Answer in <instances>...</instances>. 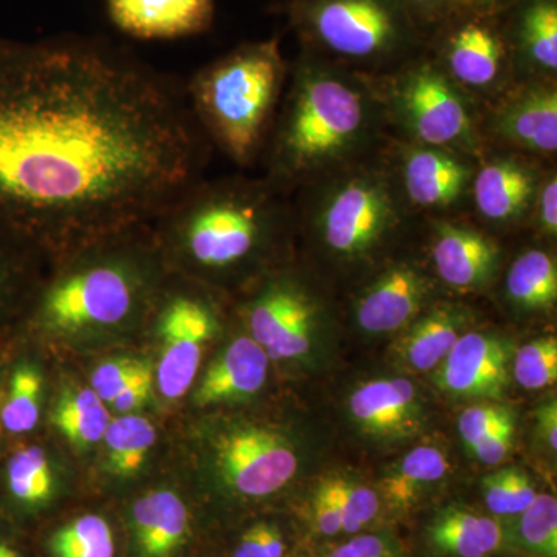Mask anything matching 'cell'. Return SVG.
<instances>
[{"label":"cell","mask_w":557,"mask_h":557,"mask_svg":"<svg viewBox=\"0 0 557 557\" xmlns=\"http://www.w3.org/2000/svg\"><path fill=\"white\" fill-rule=\"evenodd\" d=\"M153 386V370L152 366L143 370L141 373L131 381L129 386L124 388L123 392L110 403L116 412L129 413L132 410L141 408L150 397Z\"/></svg>","instance_id":"obj_44"},{"label":"cell","mask_w":557,"mask_h":557,"mask_svg":"<svg viewBox=\"0 0 557 557\" xmlns=\"http://www.w3.org/2000/svg\"><path fill=\"white\" fill-rule=\"evenodd\" d=\"M515 434L516 420L515 417H511L494 428L485 437L479 440L469 450L482 463L487 465V467H496L508 457L509 450L512 448Z\"/></svg>","instance_id":"obj_41"},{"label":"cell","mask_w":557,"mask_h":557,"mask_svg":"<svg viewBox=\"0 0 557 557\" xmlns=\"http://www.w3.org/2000/svg\"><path fill=\"white\" fill-rule=\"evenodd\" d=\"M285 553L287 542L281 528L260 520L242 531L231 557H284Z\"/></svg>","instance_id":"obj_38"},{"label":"cell","mask_w":557,"mask_h":557,"mask_svg":"<svg viewBox=\"0 0 557 557\" xmlns=\"http://www.w3.org/2000/svg\"><path fill=\"white\" fill-rule=\"evenodd\" d=\"M201 164L188 102L138 58L83 36H0V233L81 247L149 225Z\"/></svg>","instance_id":"obj_1"},{"label":"cell","mask_w":557,"mask_h":557,"mask_svg":"<svg viewBox=\"0 0 557 557\" xmlns=\"http://www.w3.org/2000/svg\"><path fill=\"white\" fill-rule=\"evenodd\" d=\"M113 27L141 40L200 35L214 20V0H106Z\"/></svg>","instance_id":"obj_15"},{"label":"cell","mask_w":557,"mask_h":557,"mask_svg":"<svg viewBox=\"0 0 557 557\" xmlns=\"http://www.w3.org/2000/svg\"><path fill=\"white\" fill-rule=\"evenodd\" d=\"M218 329V318L207 300L190 293H172L161 306V354L157 384L168 399L182 398L199 373L201 358Z\"/></svg>","instance_id":"obj_9"},{"label":"cell","mask_w":557,"mask_h":557,"mask_svg":"<svg viewBox=\"0 0 557 557\" xmlns=\"http://www.w3.org/2000/svg\"><path fill=\"white\" fill-rule=\"evenodd\" d=\"M398 83L399 116L421 143L443 149L471 141V113L443 70L423 62L409 69Z\"/></svg>","instance_id":"obj_8"},{"label":"cell","mask_w":557,"mask_h":557,"mask_svg":"<svg viewBox=\"0 0 557 557\" xmlns=\"http://www.w3.org/2000/svg\"><path fill=\"white\" fill-rule=\"evenodd\" d=\"M432 260L438 276L457 292H478L496 273L498 248L479 231L438 225L432 244Z\"/></svg>","instance_id":"obj_19"},{"label":"cell","mask_w":557,"mask_h":557,"mask_svg":"<svg viewBox=\"0 0 557 557\" xmlns=\"http://www.w3.org/2000/svg\"><path fill=\"white\" fill-rule=\"evenodd\" d=\"M282 211L270 183L197 180L150 223L194 269L225 271L259 251Z\"/></svg>","instance_id":"obj_2"},{"label":"cell","mask_w":557,"mask_h":557,"mask_svg":"<svg viewBox=\"0 0 557 557\" xmlns=\"http://www.w3.org/2000/svg\"><path fill=\"white\" fill-rule=\"evenodd\" d=\"M354 81L306 62L296 75L271 141L273 182L307 177L361 145L372 123L364 91Z\"/></svg>","instance_id":"obj_4"},{"label":"cell","mask_w":557,"mask_h":557,"mask_svg":"<svg viewBox=\"0 0 557 557\" xmlns=\"http://www.w3.org/2000/svg\"><path fill=\"white\" fill-rule=\"evenodd\" d=\"M39 557H121L120 533L102 512L62 520L39 539Z\"/></svg>","instance_id":"obj_26"},{"label":"cell","mask_w":557,"mask_h":557,"mask_svg":"<svg viewBox=\"0 0 557 557\" xmlns=\"http://www.w3.org/2000/svg\"><path fill=\"white\" fill-rule=\"evenodd\" d=\"M293 21L319 49L348 61H383L413 42L401 0H296Z\"/></svg>","instance_id":"obj_6"},{"label":"cell","mask_w":557,"mask_h":557,"mask_svg":"<svg viewBox=\"0 0 557 557\" xmlns=\"http://www.w3.org/2000/svg\"><path fill=\"white\" fill-rule=\"evenodd\" d=\"M54 494L46 450L38 445L11 450L0 474V516L21 528L44 515Z\"/></svg>","instance_id":"obj_18"},{"label":"cell","mask_w":557,"mask_h":557,"mask_svg":"<svg viewBox=\"0 0 557 557\" xmlns=\"http://www.w3.org/2000/svg\"><path fill=\"white\" fill-rule=\"evenodd\" d=\"M25 245L0 233V317L10 310L21 287L20 252Z\"/></svg>","instance_id":"obj_40"},{"label":"cell","mask_w":557,"mask_h":557,"mask_svg":"<svg viewBox=\"0 0 557 557\" xmlns=\"http://www.w3.org/2000/svg\"><path fill=\"white\" fill-rule=\"evenodd\" d=\"M515 379L527 391L555 386L557 381V339L547 336L519 348L515 358Z\"/></svg>","instance_id":"obj_35"},{"label":"cell","mask_w":557,"mask_h":557,"mask_svg":"<svg viewBox=\"0 0 557 557\" xmlns=\"http://www.w3.org/2000/svg\"><path fill=\"white\" fill-rule=\"evenodd\" d=\"M329 557H399V553L388 539L364 534L333 549Z\"/></svg>","instance_id":"obj_43"},{"label":"cell","mask_w":557,"mask_h":557,"mask_svg":"<svg viewBox=\"0 0 557 557\" xmlns=\"http://www.w3.org/2000/svg\"><path fill=\"white\" fill-rule=\"evenodd\" d=\"M511 0H449L450 11L467 14H493Z\"/></svg>","instance_id":"obj_49"},{"label":"cell","mask_w":557,"mask_h":557,"mask_svg":"<svg viewBox=\"0 0 557 557\" xmlns=\"http://www.w3.org/2000/svg\"><path fill=\"white\" fill-rule=\"evenodd\" d=\"M0 437H2V435H0Z\"/></svg>","instance_id":"obj_50"},{"label":"cell","mask_w":557,"mask_h":557,"mask_svg":"<svg viewBox=\"0 0 557 557\" xmlns=\"http://www.w3.org/2000/svg\"><path fill=\"white\" fill-rule=\"evenodd\" d=\"M449 472L448 458L434 446H420L406 454L381 480V496L392 508L412 507L429 486Z\"/></svg>","instance_id":"obj_29"},{"label":"cell","mask_w":557,"mask_h":557,"mask_svg":"<svg viewBox=\"0 0 557 557\" xmlns=\"http://www.w3.org/2000/svg\"><path fill=\"white\" fill-rule=\"evenodd\" d=\"M109 465L119 478H131L145 463L149 450L156 445V426L148 418L124 413L110 420L104 434Z\"/></svg>","instance_id":"obj_32"},{"label":"cell","mask_w":557,"mask_h":557,"mask_svg":"<svg viewBox=\"0 0 557 557\" xmlns=\"http://www.w3.org/2000/svg\"><path fill=\"white\" fill-rule=\"evenodd\" d=\"M435 370V384L445 394L497 401L509 384L507 343L490 333L465 332Z\"/></svg>","instance_id":"obj_12"},{"label":"cell","mask_w":557,"mask_h":557,"mask_svg":"<svg viewBox=\"0 0 557 557\" xmlns=\"http://www.w3.org/2000/svg\"><path fill=\"white\" fill-rule=\"evenodd\" d=\"M429 537L445 555L487 557L504 545L505 530L496 519L467 509L448 508L434 519Z\"/></svg>","instance_id":"obj_27"},{"label":"cell","mask_w":557,"mask_h":557,"mask_svg":"<svg viewBox=\"0 0 557 557\" xmlns=\"http://www.w3.org/2000/svg\"><path fill=\"white\" fill-rule=\"evenodd\" d=\"M539 432L553 453L557 450V405L556 399L545 403L537 410Z\"/></svg>","instance_id":"obj_47"},{"label":"cell","mask_w":557,"mask_h":557,"mask_svg":"<svg viewBox=\"0 0 557 557\" xmlns=\"http://www.w3.org/2000/svg\"><path fill=\"white\" fill-rule=\"evenodd\" d=\"M120 233L113 234L110 251L101 248L44 288L35 307L39 327L57 333L116 327L135 313L148 282L141 260L115 248Z\"/></svg>","instance_id":"obj_5"},{"label":"cell","mask_w":557,"mask_h":557,"mask_svg":"<svg viewBox=\"0 0 557 557\" xmlns=\"http://www.w3.org/2000/svg\"><path fill=\"white\" fill-rule=\"evenodd\" d=\"M251 338L270 359L306 357L317 332L318 310L310 296L292 281H273L249 302Z\"/></svg>","instance_id":"obj_11"},{"label":"cell","mask_w":557,"mask_h":557,"mask_svg":"<svg viewBox=\"0 0 557 557\" xmlns=\"http://www.w3.org/2000/svg\"><path fill=\"white\" fill-rule=\"evenodd\" d=\"M508 44L491 14L461 13L446 32L443 60L449 78L469 87L496 83L508 58Z\"/></svg>","instance_id":"obj_14"},{"label":"cell","mask_w":557,"mask_h":557,"mask_svg":"<svg viewBox=\"0 0 557 557\" xmlns=\"http://www.w3.org/2000/svg\"><path fill=\"white\" fill-rule=\"evenodd\" d=\"M270 358L251 336L234 339L209 366L199 388V406L240 401L258 394L269 375Z\"/></svg>","instance_id":"obj_20"},{"label":"cell","mask_w":557,"mask_h":557,"mask_svg":"<svg viewBox=\"0 0 557 557\" xmlns=\"http://www.w3.org/2000/svg\"><path fill=\"white\" fill-rule=\"evenodd\" d=\"M348 409L362 431L376 437H412L423 424V406L412 381H369L348 398Z\"/></svg>","instance_id":"obj_17"},{"label":"cell","mask_w":557,"mask_h":557,"mask_svg":"<svg viewBox=\"0 0 557 557\" xmlns=\"http://www.w3.org/2000/svg\"><path fill=\"white\" fill-rule=\"evenodd\" d=\"M516 541L537 557H557V500L552 494H537L518 516Z\"/></svg>","instance_id":"obj_33"},{"label":"cell","mask_w":557,"mask_h":557,"mask_svg":"<svg viewBox=\"0 0 557 557\" xmlns=\"http://www.w3.org/2000/svg\"><path fill=\"white\" fill-rule=\"evenodd\" d=\"M469 325L467 309L442 304L417 319L397 343L399 361L416 372H431L445 361Z\"/></svg>","instance_id":"obj_22"},{"label":"cell","mask_w":557,"mask_h":557,"mask_svg":"<svg viewBox=\"0 0 557 557\" xmlns=\"http://www.w3.org/2000/svg\"><path fill=\"white\" fill-rule=\"evenodd\" d=\"M537 197L539 222H541L542 230H544L548 236H556L557 180L555 175L545 182L544 188H542Z\"/></svg>","instance_id":"obj_45"},{"label":"cell","mask_w":557,"mask_h":557,"mask_svg":"<svg viewBox=\"0 0 557 557\" xmlns=\"http://www.w3.org/2000/svg\"><path fill=\"white\" fill-rule=\"evenodd\" d=\"M505 39L528 67L555 73L557 0H520Z\"/></svg>","instance_id":"obj_25"},{"label":"cell","mask_w":557,"mask_h":557,"mask_svg":"<svg viewBox=\"0 0 557 557\" xmlns=\"http://www.w3.org/2000/svg\"><path fill=\"white\" fill-rule=\"evenodd\" d=\"M536 180L518 161L496 160L480 170L474 180V199L480 214L493 222L519 219L533 203Z\"/></svg>","instance_id":"obj_24"},{"label":"cell","mask_w":557,"mask_h":557,"mask_svg":"<svg viewBox=\"0 0 557 557\" xmlns=\"http://www.w3.org/2000/svg\"><path fill=\"white\" fill-rule=\"evenodd\" d=\"M515 417L511 409L497 403H482L465 409L458 417V434L463 440L465 446L471 448L479 440L490 434L494 428L504 423L508 418Z\"/></svg>","instance_id":"obj_39"},{"label":"cell","mask_w":557,"mask_h":557,"mask_svg":"<svg viewBox=\"0 0 557 557\" xmlns=\"http://www.w3.org/2000/svg\"><path fill=\"white\" fill-rule=\"evenodd\" d=\"M218 463L226 485L245 498L273 496L298 471V456L287 440L265 428H244L220 437Z\"/></svg>","instance_id":"obj_10"},{"label":"cell","mask_w":557,"mask_h":557,"mask_svg":"<svg viewBox=\"0 0 557 557\" xmlns=\"http://www.w3.org/2000/svg\"><path fill=\"white\" fill-rule=\"evenodd\" d=\"M124 522L126 557H183L194 541L193 509L166 487L135 498Z\"/></svg>","instance_id":"obj_13"},{"label":"cell","mask_w":557,"mask_h":557,"mask_svg":"<svg viewBox=\"0 0 557 557\" xmlns=\"http://www.w3.org/2000/svg\"><path fill=\"white\" fill-rule=\"evenodd\" d=\"M21 536V528L0 516V557H39Z\"/></svg>","instance_id":"obj_46"},{"label":"cell","mask_w":557,"mask_h":557,"mask_svg":"<svg viewBox=\"0 0 557 557\" xmlns=\"http://www.w3.org/2000/svg\"><path fill=\"white\" fill-rule=\"evenodd\" d=\"M44 379L30 361H17L0 376V435L22 437L38 426Z\"/></svg>","instance_id":"obj_28"},{"label":"cell","mask_w":557,"mask_h":557,"mask_svg":"<svg viewBox=\"0 0 557 557\" xmlns=\"http://www.w3.org/2000/svg\"><path fill=\"white\" fill-rule=\"evenodd\" d=\"M149 366L152 364L135 358L110 359L102 362L91 375V391L110 405L124 388L129 386L131 381L137 379L139 373Z\"/></svg>","instance_id":"obj_37"},{"label":"cell","mask_w":557,"mask_h":557,"mask_svg":"<svg viewBox=\"0 0 557 557\" xmlns=\"http://www.w3.org/2000/svg\"><path fill=\"white\" fill-rule=\"evenodd\" d=\"M110 420L112 418L106 403L91 388H72L65 392L51 416L58 431L76 446L101 442Z\"/></svg>","instance_id":"obj_31"},{"label":"cell","mask_w":557,"mask_h":557,"mask_svg":"<svg viewBox=\"0 0 557 557\" xmlns=\"http://www.w3.org/2000/svg\"><path fill=\"white\" fill-rule=\"evenodd\" d=\"M507 293L520 309H552L557 299L555 259L539 249L523 252L508 271Z\"/></svg>","instance_id":"obj_30"},{"label":"cell","mask_w":557,"mask_h":557,"mask_svg":"<svg viewBox=\"0 0 557 557\" xmlns=\"http://www.w3.org/2000/svg\"><path fill=\"white\" fill-rule=\"evenodd\" d=\"M314 520H317L318 530L324 536H335L341 533V516L338 504H336L335 494H333L330 479H325L319 485L313 500Z\"/></svg>","instance_id":"obj_42"},{"label":"cell","mask_w":557,"mask_h":557,"mask_svg":"<svg viewBox=\"0 0 557 557\" xmlns=\"http://www.w3.org/2000/svg\"><path fill=\"white\" fill-rule=\"evenodd\" d=\"M338 504L341 530L358 533L379 516L381 502L379 493L344 478H329Z\"/></svg>","instance_id":"obj_36"},{"label":"cell","mask_w":557,"mask_h":557,"mask_svg":"<svg viewBox=\"0 0 557 557\" xmlns=\"http://www.w3.org/2000/svg\"><path fill=\"white\" fill-rule=\"evenodd\" d=\"M498 135L519 148L537 153L557 149V95L533 87L508 102L498 113Z\"/></svg>","instance_id":"obj_23"},{"label":"cell","mask_w":557,"mask_h":557,"mask_svg":"<svg viewBox=\"0 0 557 557\" xmlns=\"http://www.w3.org/2000/svg\"><path fill=\"white\" fill-rule=\"evenodd\" d=\"M318 211L322 242L344 259L368 256L399 219L397 194L391 183L370 172L341 180L325 194Z\"/></svg>","instance_id":"obj_7"},{"label":"cell","mask_w":557,"mask_h":557,"mask_svg":"<svg viewBox=\"0 0 557 557\" xmlns=\"http://www.w3.org/2000/svg\"><path fill=\"white\" fill-rule=\"evenodd\" d=\"M428 293L426 277L416 267L409 263L392 267L358 299V325L372 335L397 332L418 317Z\"/></svg>","instance_id":"obj_16"},{"label":"cell","mask_w":557,"mask_h":557,"mask_svg":"<svg viewBox=\"0 0 557 557\" xmlns=\"http://www.w3.org/2000/svg\"><path fill=\"white\" fill-rule=\"evenodd\" d=\"M483 500L497 518H518L536 498V487L523 469L508 467L483 479Z\"/></svg>","instance_id":"obj_34"},{"label":"cell","mask_w":557,"mask_h":557,"mask_svg":"<svg viewBox=\"0 0 557 557\" xmlns=\"http://www.w3.org/2000/svg\"><path fill=\"white\" fill-rule=\"evenodd\" d=\"M284 78L277 39L248 42L199 70L186 102L199 129L247 166L265 143Z\"/></svg>","instance_id":"obj_3"},{"label":"cell","mask_w":557,"mask_h":557,"mask_svg":"<svg viewBox=\"0 0 557 557\" xmlns=\"http://www.w3.org/2000/svg\"><path fill=\"white\" fill-rule=\"evenodd\" d=\"M410 14L424 17V20H437L450 11L449 0H401Z\"/></svg>","instance_id":"obj_48"},{"label":"cell","mask_w":557,"mask_h":557,"mask_svg":"<svg viewBox=\"0 0 557 557\" xmlns=\"http://www.w3.org/2000/svg\"><path fill=\"white\" fill-rule=\"evenodd\" d=\"M471 180V170L448 150H410L403 168V183L412 203L423 208H445L456 203Z\"/></svg>","instance_id":"obj_21"}]
</instances>
